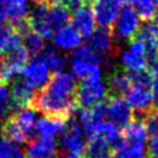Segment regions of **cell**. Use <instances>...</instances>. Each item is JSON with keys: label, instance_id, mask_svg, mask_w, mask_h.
Returning a JSON list of instances; mask_svg holds the SVG:
<instances>
[{"label": "cell", "instance_id": "13", "mask_svg": "<svg viewBox=\"0 0 158 158\" xmlns=\"http://www.w3.org/2000/svg\"><path fill=\"white\" fill-rule=\"evenodd\" d=\"M72 26L84 37H89L96 30V21L90 5L85 4L73 10L70 14Z\"/></svg>", "mask_w": 158, "mask_h": 158}, {"label": "cell", "instance_id": "2", "mask_svg": "<svg viewBox=\"0 0 158 158\" xmlns=\"http://www.w3.org/2000/svg\"><path fill=\"white\" fill-rule=\"evenodd\" d=\"M147 54L148 49L146 43L135 37L130 41L127 48H125L120 54V63L128 74L141 73L147 70Z\"/></svg>", "mask_w": 158, "mask_h": 158}, {"label": "cell", "instance_id": "18", "mask_svg": "<svg viewBox=\"0 0 158 158\" xmlns=\"http://www.w3.org/2000/svg\"><path fill=\"white\" fill-rule=\"evenodd\" d=\"M121 135H122V139L127 144L146 147L148 133H147V130H146L142 117L132 118L123 127V131L121 132Z\"/></svg>", "mask_w": 158, "mask_h": 158}, {"label": "cell", "instance_id": "26", "mask_svg": "<svg viewBox=\"0 0 158 158\" xmlns=\"http://www.w3.org/2000/svg\"><path fill=\"white\" fill-rule=\"evenodd\" d=\"M110 144L99 135L88 138L85 146L86 158H106L110 153Z\"/></svg>", "mask_w": 158, "mask_h": 158}, {"label": "cell", "instance_id": "8", "mask_svg": "<svg viewBox=\"0 0 158 158\" xmlns=\"http://www.w3.org/2000/svg\"><path fill=\"white\" fill-rule=\"evenodd\" d=\"M52 42L54 48L59 52H74L81 46L83 36L72 25L68 23L53 31Z\"/></svg>", "mask_w": 158, "mask_h": 158}, {"label": "cell", "instance_id": "23", "mask_svg": "<svg viewBox=\"0 0 158 158\" xmlns=\"http://www.w3.org/2000/svg\"><path fill=\"white\" fill-rule=\"evenodd\" d=\"M106 86L107 90L116 96H121L122 94L125 95L128 88L131 86V79L128 73L121 70H114L107 78Z\"/></svg>", "mask_w": 158, "mask_h": 158}, {"label": "cell", "instance_id": "31", "mask_svg": "<svg viewBox=\"0 0 158 158\" xmlns=\"http://www.w3.org/2000/svg\"><path fill=\"white\" fill-rule=\"evenodd\" d=\"M2 137L10 139L14 143H23L27 142L30 138L19 128V126L15 123V121L12 120V117H9L4 125H2Z\"/></svg>", "mask_w": 158, "mask_h": 158}, {"label": "cell", "instance_id": "21", "mask_svg": "<svg viewBox=\"0 0 158 158\" xmlns=\"http://www.w3.org/2000/svg\"><path fill=\"white\" fill-rule=\"evenodd\" d=\"M20 44H22V40L17 30L10 25H0V54L7 53Z\"/></svg>", "mask_w": 158, "mask_h": 158}, {"label": "cell", "instance_id": "41", "mask_svg": "<svg viewBox=\"0 0 158 158\" xmlns=\"http://www.w3.org/2000/svg\"><path fill=\"white\" fill-rule=\"evenodd\" d=\"M64 158H86V157H84L83 154H68Z\"/></svg>", "mask_w": 158, "mask_h": 158}, {"label": "cell", "instance_id": "3", "mask_svg": "<svg viewBox=\"0 0 158 158\" xmlns=\"http://www.w3.org/2000/svg\"><path fill=\"white\" fill-rule=\"evenodd\" d=\"M141 28V19L132 6L121 7L116 21L112 25V37L120 41H131Z\"/></svg>", "mask_w": 158, "mask_h": 158}, {"label": "cell", "instance_id": "30", "mask_svg": "<svg viewBox=\"0 0 158 158\" xmlns=\"http://www.w3.org/2000/svg\"><path fill=\"white\" fill-rule=\"evenodd\" d=\"M135 10L141 20L149 22L158 15V0H138Z\"/></svg>", "mask_w": 158, "mask_h": 158}, {"label": "cell", "instance_id": "28", "mask_svg": "<svg viewBox=\"0 0 158 158\" xmlns=\"http://www.w3.org/2000/svg\"><path fill=\"white\" fill-rule=\"evenodd\" d=\"M111 151L114 158H146V147L127 144L123 139L112 147Z\"/></svg>", "mask_w": 158, "mask_h": 158}, {"label": "cell", "instance_id": "45", "mask_svg": "<svg viewBox=\"0 0 158 158\" xmlns=\"http://www.w3.org/2000/svg\"><path fill=\"white\" fill-rule=\"evenodd\" d=\"M37 1H47V0H36V2H37Z\"/></svg>", "mask_w": 158, "mask_h": 158}, {"label": "cell", "instance_id": "29", "mask_svg": "<svg viewBox=\"0 0 158 158\" xmlns=\"http://www.w3.org/2000/svg\"><path fill=\"white\" fill-rule=\"evenodd\" d=\"M138 38L142 40L147 49H158V22L149 21L141 26Z\"/></svg>", "mask_w": 158, "mask_h": 158}, {"label": "cell", "instance_id": "36", "mask_svg": "<svg viewBox=\"0 0 158 158\" xmlns=\"http://www.w3.org/2000/svg\"><path fill=\"white\" fill-rule=\"evenodd\" d=\"M142 118H143V122H144V126H146L148 135L153 136V135L158 133V116H157L154 109Z\"/></svg>", "mask_w": 158, "mask_h": 158}, {"label": "cell", "instance_id": "1", "mask_svg": "<svg viewBox=\"0 0 158 158\" xmlns=\"http://www.w3.org/2000/svg\"><path fill=\"white\" fill-rule=\"evenodd\" d=\"M77 80L69 72L54 73L48 83L36 93L32 107L43 116H54L68 120L77 110Z\"/></svg>", "mask_w": 158, "mask_h": 158}, {"label": "cell", "instance_id": "33", "mask_svg": "<svg viewBox=\"0 0 158 158\" xmlns=\"http://www.w3.org/2000/svg\"><path fill=\"white\" fill-rule=\"evenodd\" d=\"M70 59L90 60V62H95V63H99V64L102 63V59H101L98 54H95V53L89 48V46H86V44H81L79 48H77L74 52H72Z\"/></svg>", "mask_w": 158, "mask_h": 158}, {"label": "cell", "instance_id": "19", "mask_svg": "<svg viewBox=\"0 0 158 158\" xmlns=\"http://www.w3.org/2000/svg\"><path fill=\"white\" fill-rule=\"evenodd\" d=\"M68 126V120L54 116H42L36 121L35 131L38 137H52L63 133Z\"/></svg>", "mask_w": 158, "mask_h": 158}, {"label": "cell", "instance_id": "4", "mask_svg": "<svg viewBox=\"0 0 158 158\" xmlns=\"http://www.w3.org/2000/svg\"><path fill=\"white\" fill-rule=\"evenodd\" d=\"M109 94L106 83L104 79H94L81 81V84L77 89L75 100L77 104L83 109H89L95 105L102 104Z\"/></svg>", "mask_w": 158, "mask_h": 158}, {"label": "cell", "instance_id": "44", "mask_svg": "<svg viewBox=\"0 0 158 158\" xmlns=\"http://www.w3.org/2000/svg\"><path fill=\"white\" fill-rule=\"evenodd\" d=\"M106 158H114V157H112V156H107Z\"/></svg>", "mask_w": 158, "mask_h": 158}, {"label": "cell", "instance_id": "22", "mask_svg": "<svg viewBox=\"0 0 158 158\" xmlns=\"http://www.w3.org/2000/svg\"><path fill=\"white\" fill-rule=\"evenodd\" d=\"M15 123L19 126V128L30 138L35 131L36 127V111L32 107H26L22 109L11 116ZM31 139V138H30Z\"/></svg>", "mask_w": 158, "mask_h": 158}, {"label": "cell", "instance_id": "15", "mask_svg": "<svg viewBox=\"0 0 158 158\" xmlns=\"http://www.w3.org/2000/svg\"><path fill=\"white\" fill-rule=\"evenodd\" d=\"M27 158H59L56 139L52 137H38L28 141L26 146Z\"/></svg>", "mask_w": 158, "mask_h": 158}, {"label": "cell", "instance_id": "9", "mask_svg": "<svg viewBox=\"0 0 158 158\" xmlns=\"http://www.w3.org/2000/svg\"><path fill=\"white\" fill-rule=\"evenodd\" d=\"M91 9L96 25H99L101 28L109 30V27H112L120 14L121 4L117 0H94Z\"/></svg>", "mask_w": 158, "mask_h": 158}, {"label": "cell", "instance_id": "37", "mask_svg": "<svg viewBox=\"0 0 158 158\" xmlns=\"http://www.w3.org/2000/svg\"><path fill=\"white\" fill-rule=\"evenodd\" d=\"M148 156L149 158H158V133L151 136L148 143Z\"/></svg>", "mask_w": 158, "mask_h": 158}, {"label": "cell", "instance_id": "39", "mask_svg": "<svg viewBox=\"0 0 158 158\" xmlns=\"http://www.w3.org/2000/svg\"><path fill=\"white\" fill-rule=\"evenodd\" d=\"M120 4H125V5H127V6H131L132 4H136L138 0H117Z\"/></svg>", "mask_w": 158, "mask_h": 158}, {"label": "cell", "instance_id": "6", "mask_svg": "<svg viewBox=\"0 0 158 158\" xmlns=\"http://www.w3.org/2000/svg\"><path fill=\"white\" fill-rule=\"evenodd\" d=\"M20 75L22 77L21 80H23L33 90H41L48 83L51 78V70L40 57H35L23 65Z\"/></svg>", "mask_w": 158, "mask_h": 158}, {"label": "cell", "instance_id": "35", "mask_svg": "<svg viewBox=\"0 0 158 158\" xmlns=\"http://www.w3.org/2000/svg\"><path fill=\"white\" fill-rule=\"evenodd\" d=\"M11 111V96H10V89L0 84V117L6 116Z\"/></svg>", "mask_w": 158, "mask_h": 158}, {"label": "cell", "instance_id": "34", "mask_svg": "<svg viewBox=\"0 0 158 158\" xmlns=\"http://www.w3.org/2000/svg\"><path fill=\"white\" fill-rule=\"evenodd\" d=\"M22 152L16 143L5 137L0 138V158H16Z\"/></svg>", "mask_w": 158, "mask_h": 158}, {"label": "cell", "instance_id": "11", "mask_svg": "<svg viewBox=\"0 0 158 158\" xmlns=\"http://www.w3.org/2000/svg\"><path fill=\"white\" fill-rule=\"evenodd\" d=\"M60 143L68 154H83L85 152L86 142L84 139L83 130L77 120H72L68 123L65 131L62 133Z\"/></svg>", "mask_w": 158, "mask_h": 158}, {"label": "cell", "instance_id": "20", "mask_svg": "<svg viewBox=\"0 0 158 158\" xmlns=\"http://www.w3.org/2000/svg\"><path fill=\"white\" fill-rule=\"evenodd\" d=\"M47 21L51 25L52 28H59L64 25H68L70 21V11L69 7L65 4H58L52 2L48 7L47 12Z\"/></svg>", "mask_w": 158, "mask_h": 158}, {"label": "cell", "instance_id": "17", "mask_svg": "<svg viewBox=\"0 0 158 158\" xmlns=\"http://www.w3.org/2000/svg\"><path fill=\"white\" fill-rule=\"evenodd\" d=\"M70 74L74 77L75 80L79 79L81 81L102 79L101 65L90 60L70 59Z\"/></svg>", "mask_w": 158, "mask_h": 158}, {"label": "cell", "instance_id": "46", "mask_svg": "<svg viewBox=\"0 0 158 158\" xmlns=\"http://www.w3.org/2000/svg\"><path fill=\"white\" fill-rule=\"evenodd\" d=\"M0 1H7V0H0Z\"/></svg>", "mask_w": 158, "mask_h": 158}, {"label": "cell", "instance_id": "25", "mask_svg": "<svg viewBox=\"0 0 158 158\" xmlns=\"http://www.w3.org/2000/svg\"><path fill=\"white\" fill-rule=\"evenodd\" d=\"M7 9H9V20L16 27L28 17V0H7Z\"/></svg>", "mask_w": 158, "mask_h": 158}, {"label": "cell", "instance_id": "10", "mask_svg": "<svg viewBox=\"0 0 158 158\" xmlns=\"http://www.w3.org/2000/svg\"><path fill=\"white\" fill-rule=\"evenodd\" d=\"M105 116L116 126L125 127L132 120V110L122 96L112 95L105 104Z\"/></svg>", "mask_w": 158, "mask_h": 158}, {"label": "cell", "instance_id": "16", "mask_svg": "<svg viewBox=\"0 0 158 158\" xmlns=\"http://www.w3.org/2000/svg\"><path fill=\"white\" fill-rule=\"evenodd\" d=\"M11 96V111L17 112L22 109L31 107L36 96V90L27 85L23 80H16L10 90Z\"/></svg>", "mask_w": 158, "mask_h": 158}, {"label": "cell", "instance_id": "42", "mask_svg": "<svg viewBox=\"0 0 158 158\" xmlns=\"http://www.w3.org/2000/svg\"><path fill=\"white\" fill-rule=\"evenodd\" d=\"M64 1H67V0H52V2H54V4H56V2H58V4H63Z\"/></svg>", "mask_w": 158, "mask_h": 158}, {"label": "cell", "instance_id": "47", "mask_svg": "<svg viewBox=\"0 0 158 158\" xmlns=\"http://www.w3.org/2000/svg\"><path fill=\"white\" fill-rule=\"evenodd\" d=\"M157 22H158V15H157Z\"/></svg>", "mask_w": 158, "mask_h": 158}, {"label": "cell", "instance_id": "32", "mask_svg": "<svg viewBox=\"0 0 158 158\" xmlns=\"http://www.w3.org/2000/svg\"><path fill=\"white\" fill-rule=\"evenodd\" d=\"M23 47L27 49L30 54H33V56L41 54L46 48L44 40L31 30L23 35Z\"/></svg>", "mask_w": 158, "mask_h": 158}, {"label": "cell", "instance_id": "5", "mask_svg": "<svg viewBox=\"0 0 158 158\" xmlns=\"http://www.w3.org/2000/svg\"><path fill=\"white\" fill-rule=\"evenodd\" d=\"M125 100L127 101L131 110L137 112L142 117H144L148 112L154 109V98L148 85L131 84V86L125 94Z\"/></svg>", "mask_w": 158, "mask_h": 158}, {"label": "cell", "instance_id": "40", "mask_svg": "<svg viewBox=\"0 0 158 158\" xmlns=\"http://www.w3.org/2000/svg\"><path fill=\"white\" fill-rule=\"evenodd\" d=\"M2 72H4V59L0 57V80H2Z\"/></svg>", "mask_w": 158, "mask_h": 158}, {"label": "cell", "instance_id": "12", "mask_svg": "<svg viewBox=\"0 0 158 158\" xmlns=\"http://www.w3.org/2000/svg\"><path fill=\"white\" fill-rule=\"evenodd\" d=\"M28 56L30 53L23 47V44H20L14 49L9 51L4 60L2 80L9 81V80H12L15 77H17L21 69L23 68V65L28 62Z\"/></svg>", "mask_w": 158, "mask_h": 158}, {"label": "cell", "instance_id": "27", "mask_svg": "<svg viewBox=\"0 0 158 158\" xmlns=\"http://www.w3.org/2000/svg\"><path fill=\"white\" fill-rule=\"evenodd\" d=\"M95 135L101 136L109 144L110 147H115L121 139V131L118 128V126H116L115 123L110 122V121H101L95 130Z\"/></svg>", "mask_w": 158, "mask_h": 158}, {"label": "cell", "instance_id": "7", "mask_svg": "<svg viewBox=\"0 0 158 158\" xmlns=\"http://www.w3.org/2000/svg\"><path fill=\"white\" fill-rule=\"evenodd\" d=\"M49 4L47 1H37L28 12L27 22L31 31L36 32L43 40H48L52 37L53 28L47 21V12H48Z\"/></svg>", "mask_w": 158, "mask_h": 158}, {"label": "cell", "instance_id": "38", "mask_svg": "<svg viewBox=\"0 0 158 158\" xmlns=\"http://www.w3.org/2000/svg\"><path fill=\"white\" fill-rule=\"evenodd\" d=\"M149 89L154 98V101H158V74L152 75L151 83H149Z\"/></svg>", "mask_w": 158, "mask_h": 158}, {"label": "cell", "instance_id": "43", "mask_svg": "<svg viewBox=\"0 0 158 158\" xmlns=\"http://www.w3.org/2000/svg\"><path fill=\"white\" fill-rule=\"evenodd\" d=\"M156 110V114H157V116H158V106H157V109H154Z\"/></svg>", "mask_w": 158, "mask_h": 158}, {"label": "cell", "instance_id": "24", "mask_svg": "<svg viewBox=\"0 0 158 158\" xmlns=\"http://www.w3.org/2000/svg\"><path fill=\"white\" fill-rule=\"evenodd\" d=\"M40 58L46 63L48 69L54 73L63 72L67 65V58L62 54V52H59L54 47H46L41 53Z\"/></svg>", "mask_w": 158, "mask_h": 158}, {"label": "cell", "instance_id": "14", "mask_svg": "<svg viewBox=\"0 0 158 158\" xmlns=\"http://www.w3.org/2000/svg\"><path fill=\"white\" fill-rule=\"evenodd\" d=\"M89 48L98 54L102 62L109 59L110 54L112 53L114 49V37L111 32L107 28H96L89 37H88V43Z\"/></svg>", "mask_w": 158, "mask_h": 158}]
</instances>
